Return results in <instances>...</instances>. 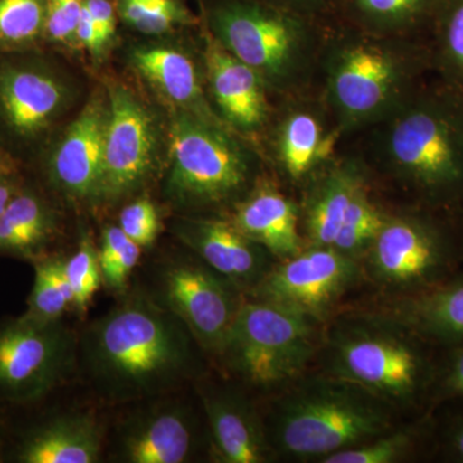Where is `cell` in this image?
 Segmentation results:
<instances>
[{
    "label": "cell",
    "mask_w": 463,
    "mask_h": 463,
    "mask_svg": "<svg viewBox=\"0 0 463 463\" xmlns=\"http://www.w3.org/2000/svg\"><path fill=\"white\" fill-rule=\"evenodd\" d=\"M196 426L184 405L169 402L142 411L118 435V456L130 463H182L194 456Z\"/></svg>",
    "instance_id": "obj_22"
},
{
    "label": "cell",
    "mask_w": 463,
    "mask_h": 463,
    "mask_svg": "<svg viewBox=\"0 0 463 463\" xmlns=\"http://www.w3.org/2000/svg\"><path fill=\"white\" fill-rule=\"evenodd\" d=\"M23 167L7 151L0 147V175H3V174L23 172Z\"/></svg>",
    "instance_id": "obj_43"
},
{
    "label": "cell",
    "mask_w": 463,
    "mask_h": 463,
    "mask_svg": "<svg viewBox=\"0 0 463 463\" xmlns=\"http://www.w3.org/2000/svg\"><path fill=\"white\" fill-rule=\"evenodd\" d=\"M440 349L443 350V356H437V371L429 399V412L444 402L463 399V343Z\"/></svg>",
    "instance_id": "obj_37"
},
{
    "label": "cell",
    "mask_w": 463,
    "mask_h": 463,
    "mask_svg": "<svg viewBox=\"0 0 463 463\" xmlns=\"http://www.w3.org/2000/svg\"><path fill=\"white\" fill-rule=\"evenodd\" d=\"M432 450V416L426 412L421 419L404 428L389 430L322 459V463H395L413 458L425 450Z\"/></svg>",
    "instance_id": "obj_28"
},
{
    "label": "cell",
    "mask_w": 463,
    "mask_h": 463,
    "mask_svg": "<svg viewBox=\"0 0 463 463\" xmlns=\"http://www.w3.org/2000/svg\"><path fill=\"white\" fill-rule=\"evenodd\" d=\"M358 260L330 246H306L295 257L272 265L257 288V300L295 310L322 321L358 281Z\"/></svg>",
    "instance_id": "obj_16"
},
{
    "label": "cell",
    "mask_w": 463,
    "mask_h": 463,
    "mask_svg": "<svg viewBox=\"0 0 463 463\" xmlns=\"http://www.w3.org/2000/svg\"><path fill=\"white\" fill-rule=\"evenodd\" d=\"M118 20L143 38H166L200 26L185 0H114Z\"/></svg>",
    "instance_id": "obj_30"
},
{
    "label": "cell",
    "mask_w": 463,
    "mask_h": 463,
    "mask_svg": "<svg viewBox=\"0 0 463 463\" xmlns=\"http://www.w3.org/2000/svg\"><path fill=\"white\" fill-rule=\"evenodd\" d=\"M79 99L74 78L41 50L0 52V147L36 163Z\"/></svg>",
    "instance_id": "obj_7"
},
{
    "label": "cell",
    "mask_w": 463,
    "mask_h": 463,
    "mask_svg": "<svg viewBox=\"0 0 463 463\" xmlns=\"http://www.w3.org/2000/svg\"><path fill=\"white\" fill-rule=\"evenodd\" d=\"M201 25L251 67L276 99L316 90L330 24L259 0H199Z\"/></svg>",
    "instance_id": "obj_4"
},
{
    "label": "cell",
    "mask_w": 463,
    "mask_h": 463,
    "mask_svg": "<svg viewBox=\"0 0 463 463\" xmlns=\"http://www.w3.org/2000/svg\"><path fill=\"white\" fill-rule=\"evenodd\" d=\"M213 450L224 463L269 462L273 449L257 410L233 390L203 394Z\"/></svg>",
    "instance_id": "obj_23"
},
{
    "label": "cell",
    "mask_w": 463,
    "mask_h": 463,
    "mask_svg": "<svg viewBox=\"0 0 463 463\" xmlns=\"http://www.w3.org/2000/svg\"><path fill=\"white\" fill-rule=\"evenodd\" d=\"M431 76L428 42L373 35L334 21L323 42L317 90L349 138L394 115Z\"/></svg>",
    "instance_id": "obj_3"
},
{
    "label": "cell",
    "mask_w": 463,
    "mask_h": 463,
    "mask_svg": "<svg viewBox=\"0 0 463 463\" xmlns=\"http://www.w3.org/2000/svg\"><path fill=\"white\" fill-rule=\"evenodd\" d=\"M102 441V425L93 414H60L23 435L14 449V461L94 463L99 459Z\"/></svg>",
    "instance_id": "obj_24"
},
{
    "label": "cell",
    "mask_w": 463,
    "mask_h": 463,
    "mask_svg": "<svg viewBox=\"0 0 463 463\" xmlns=\"http://www.w3.org/2000/svg\"><path fill=\"white\" fill-rule=\"evenodd\" d=\"M364 259L374 281L408 297L437 288L459 272L463 260L459 213L416 205L390 210Z\"/></svg>",
    "instance_id": "obj_8"
},
{
    "label": "cell",
    "mask_w": 463,
    "mask_h": 463,
    "mask_svg": "<svg viewBox=\"0 0 463 463\" xmlns=\"http://www.w3.org/2000/svg\"><path fill=\"white\" fill-rule=\"evenodd\" d=\"M65 270L74 292V307L79 312H85L102 285L99 249L87 234L79 241L75 254L65 259Z\"/></svg>",
    "instance_id": "obj_35"
},
{
    "label": "cell",
    "mask_w": 463,
    "mask_h": 463,
    "mask_svg": "<svg viewBox=\"0 0 463 463\" xmlns=\"http://www.w3.org/2000/svg\"><path fill=\"white\" fill-rule=\"evenodd\" d=\"M173 232L197 258L239 289L251 291L272 268V255L225 215H185L176 219Z\"/></svg>",
    "instance_id": "obj_19"
},
{
    "label": "cell",
    "mask_w": 463,
    "mask_h": 463,
    "mask_svg": "<svg viewBox=\"0 0 463 463\" xmlns=\"http://www.w3.org/2000/svg\"><path fill=\"white\" fill-rule=\"evenodd\" d=\"M265 5L321 23H334L341 0H259Z\"/></svg>",
    "instance_id": "obj_40"
},
{
    "label": "cell",
    "mask_w": 463,
    "mask_h": 463,
    "mask_svg": "<svg viewBox=\"0 0 463 463\" xmlns=\"http://www.w3.org/2000/svg\"><path fill=\"white\" fill-rule=\"evenodd\" d=\"M103 85L109 118L100 206H114L136 196L164 172L169 118L128 81L109 78Z\"/></svg>",
    "instance_id": "obj_11"
},
{
    "label": "cell",
    "mask_w": 463,
    "mask_h": 463,
    "mask_svg": "<svg viewBox=\"0 0 463 463\" xmlns=\"http://www.w3.org/2000/svg\"><path fill=\"white\" fill-rule=\"evenodd\" d=\"M224 215L279 260L295 257L306 248L298 200L288 194L268 170Z\"/></svg>",
    "instance_id": "obj_20"
},
{
    "label": "cell",
    "mask_w": 463,
    "mask_h": 463,
    "mask_svg": "<svg viewBox=\"0 0 463 463\" xmlns=\"http://www.w3.org/2000/svg\"><path fill=\"white\" fill-rule=\"evenodd\" d=\"M108 118V91L102 85L36 161L52 190L75 205L100 207Z\"/></svg>",
    "instance_id": "obj_15"
},
{
    "label": "cell",
    "mask_w": 463,
    "mask_h": 463,
    "mask_svg": "<svg viewBox=\"0 0 463 463\" xmlns=\"http://www.w3.org/2000/svg\"><path fill=\"white\" fill-rule=\"evenodd\" d=\"M317 323L268 301L241 304L218 355L243 383L273 388L306 370L318 345Z\"/></svg>",
    "instance_id": "obj_10"
},
{
    "label": "cell",
    "mask_w": 463,
    "mask_h": 463,
    "mask_svg": "<svg viewBox=\"0 0 463 463\" xmlns=\"http://www.w3.org/2000/svg\"><path fill=\"white\" fill-rule=\"evenodd\" d=\"M397 325L434 347L463 343V272L399 304Z\"/></svg>",
    "instance_id": "obj_26"
},
{
    "label": "cell",
    "mask_w": 463,
    "mask_h": 463,
    "mask_svg": "<svg viewBox=\"0 0 463 463\" xmlns=\"http://www.w3.org/2000/svg\"><path fill=\"white\" fill-rule=\"evenodd\" d=\"M60 233V214L39 188L24 184L0 216V255L33 261L47 257Z\"/></svg>",
    "instance_id": "obj_25"
},
{
    "label": "cell",
    "mask_w": 463,
    "mask_h": 463,
    "mask_svg": "<svg viewBox=\"0 0 463 463\" xmlns=\"http://www.w3.org/2000/svg\"><path fill=\"white\" fill-rule=\"evenodd\" d=\"M459 219H461L462 230H463V209L459 212Z\"/></svg>",
    "instance_id": "obj_44"
},
{
    "label": "cell",
    "mask_w": 463,
    "mask_h": 463,
    "mask_svg": "<svg viewBox=\"0 0 463 463\" xmlns=\"http://www.w3.org/2000/svg\"><path fill=\"white\" fill-rule=\"evenodd\" d=\"M207 97L222 123L258 145L272 120L277 100L248 65L234 57L201 25Z\"/></svg>",
    "instance_id": "obj_18"
},
{
    "label": "cell",
    "mask_w": 463,
    "mask_h": 463,
    "mask_svg": "<svg viewBox=\"0 0 463 463\" xmlns=\"http://www.w3.org/2000/svg\"><path fill=\"white\" fill-rule=\"evenodd\" d=\"M449 405L440 420L432 416V449L450 462L463 463V399L444 402Z\"/></svg>",
    "instance_id": "obj_39"
},
{
    "label": "cell",
    "mask_w": 463,
    "mask_h": 463,
    "mask_svg": "<svg viewBox=\"0 0 463 463\" xmlns=\"http://www.w3.org/2000/svg\"><path fill=\"white\" fill-rule=\"evenodd\" d=\"M118 225L141 248H148L160 233V214L151 200L147 197H138L121 209Z\"/></svg>",
    "instance_id": "obj_38"
},
{
    "label": "cell",
    "mask_w": 463,
    "mask_h": 463,
    "mask_svg": "<svg viewBox=\"0 0 463 463\" xmlns=\"http://www.w3.org/2000/svg\"><path fill=\"white\" fill-rule=\"evenodd\" d=\"M237 289L201 259H184L161 272L160 304L187 326L201 347L218 355L241 307Z\"/></svg>",
    "instance_id": "obj_17"
},
{
    "label": "cell",
    "mask_w": 463,
    "mask_h": 463,
    "mask_svg": "<svg viewBox=\"0 0 463 463\" xmlns=\"http://www.w3.org/2000/svg\"><path fill=\"white\" fill-rule=\"evenodd\" d=\"M75 336L62 319L24 313L0 323V402L41 401L71 373Z\"/></svg>",
    "instance_id": "obj_13"
},
{
    "label": "cell",
    "mask_w": 463,
    "mask_h": 463,
    "mask_svg": "<svg viewBox=\"0 0 463 463\" xmlns=\"http://www.w3.org/2000/svg\"><path fill=\"white\" fill-rule=\"evenodd\" d=\"M35 279L26 315L53 321L61 319L69 307H74V292L65 270V259L47 257L33 261Z\"/></svg>",
    "instance_id": "obj_33"
},
{
    "label": "cell",
    "mask_w": 463,
    "mask_h": 463,
    "mask_svg": "<svg viewBox=\"0 0 463 463\" xmlns=\"http://www.w3.org/2000/svg\"><path fill=\"white\" fill-rule=\"evenodd\" d=\"M141 255V246L130 240L118 225L106 227L99 249L102 282L111 289H123Z\"/></svg>",
    "instance_id": "obj_34"
},
{
    "label": "cell",
    "mask_w": 463,
    "mask_h": 463,
    "mask_svg": "<svg viewBox=\"0 0 463 463\" xmlns=\"http://www.w3.org/2000/svg\"><path fill=\"white\" fill-rule=\"evenodd\" d=\"M443 0H341L337 23L389 38L428 42Z\"/></svg>",
    "instance_id": "obj_27"
},
{
    "label": "cell",
    "mask_w": 463,
    "mask_h": 463,
    "mask_svg": "<svg viewBox=\"0 0 463 463\" xmlns=\"http://www.w3.org/2000/svg\"><path fill=\"white\" fill-rule=\"evenodd\" d=\"M344 139L316 88L277 100L272 120L257 147L279 184L301 194L339 156Z\"/></svg>",
    "instance_id": "obj_12"
},
{
    "label": "cell",
    "mask_w": 463,
    "mask_h": 463,
    "mask_svg": "<svg viewBox=\"0 0 463 463\" xmlns=\"http://www.w3.org/2000/svg\"><path fill=\"white\" fill-rule=\"evenodd\" d=\"M392 404L337 377L306 381L279 399L267 430L273 452L321 462L392 430Z\"/></svg>",
    "instance_id": "obj_6"
},
{
    "label": "cell",
    "mask_w": 463,
    "mask_h": 463,
    "mask_svg": "<svg viewBox=\"0 0 463 463\" xmlns=\"http://www.w3.org/2000/svg\"><path fill=\"white\" fill-rule=\"evenodd\" d=\"M371 173L394 183L408 205L463 209V96L434 75L383 123L364 132Z\"/></svg>",
    "instance_id": "obj_1"
},
{
    "label": "cell",
    "mask_w": 463,
    "mask_h": 463,
    "mask_svg": "<svg viewBox=\"0 0 463 463\" xmlns=\"http://www.w3.org/2000/svg\"><path fill=\"white\" fill-rule=\"evenodd\" d=\"M328 350L331 376L361 386L388 403L429 405L437 356L434 346L398 325L353 326L336 332Z\"/></svg>",
    "instance_id": "obj_9"
},
{
    "label": "cell",
    "mask_w": 463,
    "mask_h": 463,
    "mask_svg": "<svg viewBox=\"0 0 463 463\" xmlns=\"http://www.w3.org/2000/svg\"><path fill=\"white\" fill-rule=\"evenodd\" d=\"M84 7L96 24L103 42L111 50L120 23L114 0H85Z\"/></svg>",
    "instance_id": "obj_41"
},
{
    "label": "cell",
    "mask_w": 463,
    "mask_h": 463,
    "mask_svg": "<svg viewBox=\"0 0 463 463\" xmlns=\"http://www.w3.org/2000/svg\"><path fill=\"white\" fill-rule=\"evenodd\" d=\"M196 343L167 307L134 295L90 326L83 355L103 398L132 402L166 392L192 376Z\"/></svg>",
    "instance_id": "obj_2"
},
{
    "label": "cell",
    "mask_w": 463,
    "mask_h": 463,
    "mask_svg": "<svg viewBox=\"0 0 463 463\" xmlns=\"http://www.w3.org/2000/svg\"><path fill=\"white\" fill-rule=\"evenodd\" d=\"M373 181L361 154H339L301 192L300 230L306 246H332L356 192Z\"/></svg>",
    "instance_id": "obj_21"
},
{
    "label": "cell",
    "mask_w": 463,
    "mask_h": 463,
    "mask_svg": "<svg viewBox=\"0 0 463 463\" xmlns=\"http://www.w3.org/2000/svg\"><path fill=\"white\" fill-rule=\"evenodd\" d=\"M48 0H0V52L45 47Z\"/></svg>",
    "instance_id": "obj_32"
},
{
    "label": "cell",
    "mask_w": 463,
    "mask_h": 463,
    "mask_svg": "<svg viewBox=\"0 0 463 463\" xmlns=\"http://www.w3.org/2000/svg\"><path fill=\"white\" fill-rule=\"evenodd\" d=\"M190 30L130 43L125 63L166 114L183 112L224 125L207 97L201 24L196 35H185Z\"/></svg>",
    "instance_id": "obj_14"
},
{
    "label": "cell",
    "mask_w": 463,
    "mask_h": 463,
    "mask_svg": "<svg viewBox=\"0 0 463 463\" xmlns=\"http://www.w3.org/2000/svg\"><path fill=\"white\" fill-rule=\"evenodd\" d=\"M85 0H48L45 45L63 51H78L76 27Z\"/></svg>",
    "instance_id": "obj_36"
},
{
    "label": "cell",
    "mask_w": 463,
    "mask_h": 463,
    "mask_svg": "<svg viewBox=\"0 0 463 463\" xmlns=\"http://www.w3.org/2000/svg\"><path fill=\"white\" fill-rule=\"evenodd\" d=\"M26 179L23 172L3 174L0 175V216L5 212L12 200L25 184Z\"/></svg>",
    "instance_id": "obj_42"
},
{
    "label": "cell",
    "mask_w": 463,
    "mask_h": 463,
    "mask_svg": "<svg viewBox=\"0 0 463 463\" xmlns=\"http://www.w3.org/2000/svg\"><path fill=\"white\" fill-rule=\"evenodd\" d=\"M373 182L356 192L331 246L355 260L367 254L390 212L373 196Z\"/></svg>",
    "instance_id": "obj_31"
},
{
    "label": "cell",
    "mask_w": 463,
    "mask_h": 463,
    "mask_svg": "<svg viewBox=\"0 0 463 463\" xmlns=\"http://www.w3.org/2000/svg\"><path fill=\"white\" fill-rule=\"evenodd\" d=\"M428 47L432 75L463 96V0H443Z\"/></svg>",
    "instance_id": "obj_29"
},
{
    "label": "cell",
    "mask_w": 463,
    "mask_h": 463,
    "mask_svg": "<svg viewBox=\"0 0 463 463\" xmlns=\"http://www.w3.org/2000/svg\"><path fill=\"white\" fill-rule=\"evenodd\" d=\"M167 118L163 197L174 209L187 215L227 213L267 172L257 146L224 125L183 112Z\"/></svg>",
    "instance_id": "obj_5"
}]
</instances>
